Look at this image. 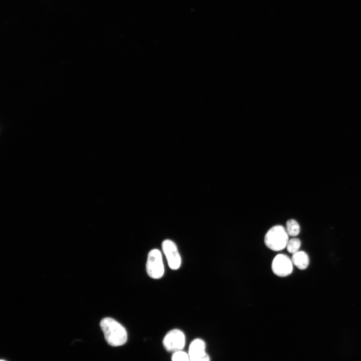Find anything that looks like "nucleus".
<instances>
[{"mask_svg":"<svg viewBox=\"0 0 361 361\" xmlns=\"http://www.w3.org/2000/svg\"><path fill=\"white\" fill-rule=\"evenodd\" d=\"M100 327L106 341L110 345L120 346L127 341V333L125 328L113 318H103L100 322Z\"/></svg>","mask_w":361,"mask_h":361,"instance_id":"obj_1","label":"nucleus"},{"mask_svg":"<svg viewBox=\"0 0 361 361\" xmlns=\"http://www.w3.org/2000/svg\"><path fill=\"white\" fill-rule=\"evenodd\" d=\"M289 240V235L286 229L281 225L271 228L264 237L266 246L274 251H280L286 248Z\"/></svg>","mask_w":361,"mask_h":361,"instance_id":"obj_2","label":"nucleus"},{"mask_svg":"<svg viewBox=\"0 0 361 361\" xmlns=\"http://www.w3.org/2000/svg\"><path fill=\"white\" fill-rule=\"evenodd\" d=\"M162 254L157 249L151 250L148 254L146 270L149 276L153 279H159L164 274V265Z\"/></svg>","mask_w":361,"mask_h":361,"instance_id":"obj_3","label":"nucleus"},{"mask_svg":"<svg viewBox=\"0 0 361 361\" xmlns=\"http://www.w3.org/2000/svg\"><path fill=\"white\" fill-rule=\"evenodd\" d=\"M162 342L168 351L174 352L183 350L186 343L185 335L179 329H172L166 333Z\"/></svg>","mask_w":361,"mask_h":361,"instance_id":"obj_4","label":"nucleus"},{"mask_svg":"<svg viewBox=\"0 0 361 361\" xmlns=\"http://www.w3.org/2000/svg\"><path fill=\"white\" fill-rule=\"evenodd\" d=\"M293 264L291 258L284 254H279L273 259L271 268L273 273L279 277H286L293 271Z\"/></svg>","mask_w":361,"mask_h":361,"instance_id":"obj_5","label":"nucleus"},{"mask_svg":"<svg viewBox=\"0 0 361 361\" xmlns=\"http://www.w3.org/2000/svg\"><path fill=\"white\" fill-rule=\"evenodd\" d=\"M161 247L170 268L178 269L181 265L182 259L175 244L171 240H165Z\"/></svg>","mask_w":361,"mask_h":361,"instance_id":"obj_6","label":"nucleus"},{"mask_svg":"<svg viewBox=\"0 0 361 361\" xmlns=\"http://www.w3.org/2000/svg\"><path fill=\"white\" fill-rule=\"evenodd\" d=\"M190 361H210L206 352V344L204 340L197 338L191 343L188 351Z\"/></svg>","mask_w":361,"mask_h":361,"instance_id":"obj_7","label":"nucleus"},{"mask_svg":"<svg viewBox=\"0 0 361 361\" xmlns=\"http://www.w3.org/2000/svg\"><path fill=\"white\" fill-rule=\"evenodd\" d=\"M291 260L293 265L299 269L304 270L309 264V258L308 254L303 251H298L293 254Z\"/></svg>","mask_w":361,"mask_h":361,"instance_id":"obj_8","label":"nucleus"},{"mask_svg":"<svg viewBox=\"0 0 361 361\" xmlns=\"http://www.w3.org/2000/svg\"><path fill=\"white\" fill-rule=\"evenodd\" d=\"M285 229L288 235L292 237L297 236L300 231L299 224L297 221L293 219L287 221Z\"/></svg>","mask_w":361,"mask_h":361,"instance_id":"obj_9","label":"nucleus"},{"mask_svg":"<svg viewBox=\"0 0 361 361\" xmlns=\"http://www.w3.org/2000/svg\"><path fill=\"white\" fill-rule=\"evenodd\" d=\"M301 244V241L299 239L296 238H292L289 239L286 248L289 253L293 254L299 251Z\"/></svg>","mask_w":361,"mask_h":361,"instance_id":"obj_10","label":"nucleus"},{"mask_svg":"<svg viewBox=\"0 0 361 361\" xmlns=\"http://www.w3.org/2000/svg\"><path fill=\"white\" fill-rule=\"evenodd\" d=\"M171 360L172 361H190L188 353L183 350L173 352Z\"/></svg>","mask_w":361,"mask_h":361,"instance_id":"obj_11","label":"nucleus"},{"mask_svg":"<svg viewBox=\"0 0 361 361\" xmlns=\"http://www.w3.org/2000/svg\"><path fill=\"white\" fill-rule=\"evenodd\" d=\"M1 361H6V360H3V359H1Z\"/></svg>","mask_w":361,"mask_h":361,"instance_id":"obj_12","label":"nucleus"}]
</instances>
